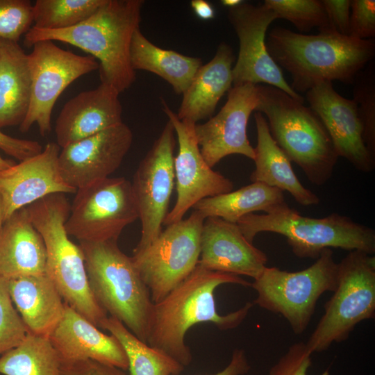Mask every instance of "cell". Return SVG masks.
Returning a JSON list of instances; mask_svg holds the SVG:
<instances>
[{"instance_id":"16","label":"cell","mask_w":375,"mask_h":375,"mask_svg":"<svg viewBox=\"0 0 375 375\" xmlns=\"http://www.w3.org/2000/svg\"><path fill=\"white\" fill-rule=\"evenodd\" d=\"M258 101L257 85H235L217 115L203 124H196L195 135L200 151L206 162L213 167L224 157L240 154L251 160L254 148L247 135L251 114Z\"/></svg>"},{"instance_id":"19","label":"cell","mask_w":375,"mask_h":375,"mask_svg":"<svg viewBox=\"0 0 375 375\" xmlns=\"http://www.w3.org/2000/svg\"><path fill=\"white\" fill-rule=\"evenodd\" d=\"M60 147L50 142L38 156L0 171V196L5 221L17 210L55 193H76L63 180Z\"/></svg>"},{"instance_id":"11","label":"cell","mask_w":375,"mask_h":375,"mask_svg":"<svg viewBox=\"0 0 375 375\" xmlns=\"http://www.w3.org/2000/svg\"><path fill=\"white\" fill-rule=\"evenodd\" d=\"M137 219L131 182L108 177L76 190L65 229L79 242L117 241L123 229Z\"/></svg>"},{"instance_id":"39","label":"cell","mask_w":375,"mask_h":375,"mask_svg":"<svg viewBox=\"0 0 375 375\" xmlns=\"http://www.w3.org/2000/svg\"><path fill=\"white\" fill-rule=\"evenodd\" d=\"M0 149L20 162L38 156L44 149L37 141L13 138L3 133L1 130Z\"/></svg>"},{"instance_id":"36","label":"cell","mask_w":375,"mask_h":375,"mask_svg":"<svg viewBox=\"0 0 375 375\" xmlns=\"http://www.w3.org/2000/svg\"><path fill=\"white\" fill-rule=\"evenodd\" d=\"M33 23V5L29 1L0 0V40L17 42Z\"/></svg>"},{"instance_id":"33","label":"cell","mask_w":375,"mask_h":375,"mask_svg":"<svg viewBox=\"0 0 375 375\" xmlns=\"http://www.w3.org/2000/svg\"><path fill=\"white\" fill-rule=\"evenodd\" d=\"M263 4L302 32L318 28L319 32L335 31L319 0H265Z\"/></svg>"},{"instance_id":"40","label":"cell","mask_w":375,"mask_h":375,"mask_svg":"<svg viewBox=\"0 0 375 375\" xmlns=\"http://www.w3.org/2000/svg\"><path fill=\"white\" fill-rule=\"evenodd\" d=\"M331 27L338 33L349 35L351 1L322 0Z\"/></svg>"},{"instance_id":"31","label":"cell","mask_w":375,"mask_h":375,"mask_svg":"<svg viewBox=\"0 0 375 375\" xmlns=\"http://www.w3.org/2000/svg\"><path fill=\"white\" fill-rule=\"evenodd\" d=\"M61 365L49 338L28 333L17 347L0 356V374L60 375Z\"/></svg>"},{"instance_id":"9","label":"cell","mask_w":375,"mask_h":375,"mask_svg":"<svg viewBox=\"0 0 375 375\" xmlns=\"http://www.w3.org/2000/svg\"><path fill=\"white\" fill-rule=\"evenodd\" d=\"M375 316V257L351 251L338 263V283L306 343L312 353L346 340L360 322Z\"/></svg>"},{"instance_id":"28","label":"cell","mask_w":375,"mask_h":375,"mask_svg":"<svg viewBox=\"0 0 375 375\" xmlns=\"http://www.w3.org/2000/svg\"><path fill=\"white\" fill-rule=\"evenodd\" d=\"M133 69L152 72L166 81L178 94L189 87L195 73L201 66L199 58L162 49L150 42L140 31H135L130 48Z\"/></svg>"},{"instance_id":"45","label":"cell","mask_w":375,"mask_h":375,"mask_svg":"<svg viewBox=\"0 0 375 375\" xmlns=\"http://www.w3.org/2000/svg\"><path fill=\"white\" fill-rule=\"evenodd\" d=\"M13 165L14 164L11 161L4 160L0 156V171L9 168Z\"/></svg>"},{"instance_id":"1","label":"cell","mask_w":375,"mask_h":375,"mask_svg":"<svg viewBox=\"0 0 375 375\" xmlns=\"http://www.w3.org/2000/svg\"><path fill=\"white\" fill-rule=\"evenodd\" d=\"M227 283L251 286V283L240 276L209 270L197 265L178 286L153 303L147 343L183 366L189 365L192 356L185 336L192 326L208 322L222 331L233 329L244 320L253 306L247 302L235 311L219 314L214 293L219 285Z\"/></svg>"},{"instance_id":"21","label":"cell","mask_w":375,"mask_h":375,"mask_svg":"<svg viewBox=\"0 0 375 375\" xmlns=\"http://www.w3.org/2000/svg\"><path fill=\"white\" fill-rule=\"evenodd\" d=\"M49 339L62 364L92 360L128 369L126 354L117 338L101 331L65 303L62 317Z\"/></svg>"},{"instance_id":"6","label":"cell","mask_w":375,"mask_h":375,"mask_svg":"<svg viewBox=\"0 0 375 375\" xmlns=\"http://www.w3.org/2000/svg\"><path fill=\"white\" fill-rule=\"evenodd\" d=\"M237 224L251 243L259 233L285 236L292 253L300 258L317 259L328 248L375 253V231L372 228L338 213L323 218L305 217L285 201L263 215H247Z\"/></svg>"},{"instance_id":"35","label":"cell","mask_w":375,"mask_h":375,"mask_svg":"<svg viewBox=\"0 0 375 375\" xmlns=\"http://www.w3.org/2000/svg\"><path fill=\"white\" fill-rule=\"evenodd\" d=\"M371 69L357 76L354 98L363 128L365 144L375 153V85L374 70Z\"/></svg>"},{"instance_id":"14","label":"cell","mask_w":375,"mask_h":375,"mask_svg":"<svg viewBox=\"0 0 375 375\" xmlns=\"http://www.w3.org/2000/svg\"><path fill=\"white\" fill-rule=\"evenodd\" d=\"M228 19L239 40L238 56L232 69L233 86L265 83L304 103V98L291 88L267 51V28L278 19L274 11L264 4L256 6L242 1L228 8Z\"/></svg>"},{"instance_id":"4","label":"cell","mask_w":375,"mask_h":375,"mask_svg":"<svg viewBox=\"0 0 375 375\" xmlns=\"http://www.w3.org/2000/svg\"><path fill=\"white\" fill-rule=\"evenodd\" d=\"M257 88L256 111L267 117L276 143L310 183L325 184L339 157L320 118L310 107L277 88L268 85Z\"/></svg>"},{"instance_id":"44","label":"cell","mask_w":375,"mask_h":375,"mask_svg":"<svg viewBox=\"0 0 375 375\" xmlns=\"http://www.w3.org/2000/svg\"><path fill=\"white\" fill-rule=\"evenodd\" d=\"M242 1V0H222V3L228 8H232L239 5Z\"/></svg>"},{"instance_id":"22","label":"cell","mask_w":375,"mask_h":375,"mask_svg":"<svg viewBox=\"0 0 375 375\" xmlns=\"http://www.w3.org/2000/svg\"><path fill=\"white\" fill-rule=\"evenodd\" d=\"M119 94L112 86L101 83L68 101L56 122L57 144L63 148L122 123Z\"/></svg>"},{"instance_id":"7","label":"cell","mask_w":375,"mask_h":375,"mask_svg":"<svg viewBox=\"0 0 375 375\" xmlns=\"http://www.w3.org/2000/svg\"><path fill=\"white\" fill-rule=\"evenodd\" d=\"M117 242H79L89 285L107 314L147 343L153 302L132 258L121 251Z\"/></svg>"},{"instance_id":"25","label":"cell","mask_w":375,"mask_h":375,"mask_svg":"<svg viewBox=\"0 0 375 375\" xmlns=\"http://www.w3.org/2000/svg\"><path fill=\"white\" fill-rule=\"evenodd\" d=\"M13 304L28 333L47 337L62 317L65 302L45 274L8 280Z\"/></svg>"},{"instance_id":"20","label":"cell","mask_w":375,"mask_h":375,"mask_svg":"<svg viewBox=\"0 0 375 375\" xmlns=\"http://www.w3.org/2000/svg\"><path fill=\"white\" fill-rule=\"evenodd\" d=\"M267 260L266 253L246 239L237 224L216 217L205 219L199 265L255 279L266 267Z\"/></svg>"},{"instance_id":"37","label":"cell","mask_w":375,"mask_h":375,"mask_svg":"<svg viewBox=\"0 0 375 375\" xmlns=\"http://www.w3.org/2000/svg\"><path fill=\"white\" fill-rule=\"evenodd\" d=\"M312 354L306 343H294L270 368L268 375H308Z\"/></svg>"},{"instance_id":"15","label":"cell","mask_w":375,"mask_h":375,"mask_svg":"<svg viewBox=\"0 0 375 375\" xmlns=\"http://www.w3.org/2000/svg\"><path fill=\"white\" fill-rule=\"evenodd\" d=\"M162 110L176 133L178 151L174 158L177 197L174 207L166 216V226L183 219L189 209L199 201L229 192L233 182L214 171L204 160L195 135L196 124L181 120L162 101Z\"/></svg>"},{"instance_id":"23","label":"cell","mask_w":375,"mask_h":375,"mask_svg":"<svg viewBox=\"0 0 375 375\" xmlns=\"http://www.w3.org/2000/svg\"><path fill=\"white\" fill-rule=\"evenodd\" d=\"M46 248L26 207L7 219L0 231V278L45 274Z\"/></svg>"},{"instance_id":"34","label":"cell","mask_w":375,"mask_h":375,"mask_svg":"<svg viewBox=\"0 0 375 375\" xmlns=\"http://www.w3.org/2000/svg\"><path fill=\"white\" fill-rule=\"evenodd\" d=\"M28 333L14 307L8 290V280L0 278V356L17 347Z\"/></svg>"},{"instance_id":"29","label":"cell","mask_w":375,"mask_h":375,"mask_svg":"<svg viewBox=\"0 0 375 375\" xmlns=\"http://www.w3.org/2000/svg\"><path fill=\"white\" fill-rule=\"evenodd\" d=\"M283 192L260 182L197 202L192 208L204 218L216 217L235 223L244 216L257 211L266 212L285 202Z\"/></svg>"},{"instance_id":"5","label":"cell","mask_w":375,"mask_h":375,"mask_svg":"<svg viewBox=\"0 0 375 375\" xmlns=\"http://www.w3.org/2000/svg\"><path fill=\"white\" fill-rule=\"evenodd\" d=\"M46 248L45 274L64 302L100 328L108 317L90 289L83 251L65 229L70 204L64 193L49 194L26 207Z\"/></svg>"},{"instance_id":"46","label":"cell","mask_w":375,"mask_h":375,"mask_svg":"<svg viewBox=\"0 0 375 375\" xmlns=\"http://www.w3.org/2000/svg\"><path fill=\"white\" fill-rule=\"evenodd\" d=\"M4 222H5V219H4V213H3V207L2 200L0 196V231L3 225Z\"/></svg>"},{"instance_id":"13","label":"cell","mask_w":375,"mask_h":375,"mask_svg":"<svg viewBox=\"0 0 375 375\" xmlns=\"http://www.w3.org/2000/svg\"><path fill=\"white\" fill-rule=\"evenodd\" d=\"M174 129L168 121L140 161L131 182L141 222V236L133 252L147 247L162 232L174 185Z\"/></svg>"},{"instance_id":"32","label":"cell","mask_w":375,"mask_h":375,"mask_svg":"<svg viewBox=\"0 0 375 375\" xmlns=\"http://www.w3.org/2000/svg\"><path fill=\"white\" fill-rule=\"evenodd\" d=\"M106 0H37L33 5L35 27L60 30L74 26L91 17Z\"/></svg>"},{"instance_id":"41","label":"cell","mask_w":375,"mask_h":375,"mask_svg":"<svg viewBox=\"0 0 375 375\" xmlns=\"http://www.w3.org/2000/svg\"><path fill=\"white\" fill-rule=\"evenodd\" d=\"M60 375H127L124 370L115 366L92 360H85L70 364H62Z\"/></svg>"},{"instance_id":"2","label":"cell","mask_w":375,"mask_h":375,"mask_svg":"<svg viewBox=\"0 0 375 375\" xmlns=\"http://www.w3.org/2000/svg\"><path fill=\"white\" fill-rule=\"evenodd\" d=\"M266 47L274 62L291 75V88L307 92L320 83H352L374 58L375 44L335 31L317 35L275 27L266 37Z\"/></svg>"},{"instance_id":"10","label":"cell","mask_w":375,"mask_h":375,"mask_svg":"<svg viewBox=\"0 0 375 375\" xmlns=\"http://www.w3.org/2000/svg\"><path fill=\"white\" fill-rule=\"evenodd\" d=\"M204 217L194 210L188 218L167 226L133 261L153 303L162 299L197 266Z\"/></svg>"},{"instance_id":"38","label":"cell","mask_w":375,"mask_h":375,"mask_svg":"<svg viewBox=\"0 0 375 375\" xmlns=\"http://www.w3.org/2000/svg\"><path fill=\"white\" fill-rule=\"evenodd\" d=\"M349 36L371 40L375 35V1H351Z\"/></svg>"},{"instance_id":"3","label":"cell","mask_w":375,"mask_h":375,"mask_svg":"<svg viewBox=\"0 0 375 375\" xmlns=\"http://www.w3.org/2000/svg\"><path fill=\"white\" fill-rule=\"evenodd\" d=\"M142 0H106L88 19L65 29L31 27L24 36L28 47L42 40L60 41L75 46L99 60L101 83L119 94L135 80L130 62L133 35L139 28Z\"/></svg>"},{"instance_id":"26","label":"cell","mask_w":375,"mask_h":375,"mask_svg":"<svg viewBox=\"0 0 375 375\" xmlns=\"http://www.w3.org/2000/svg\"><path fill=\"white\" fill-rule=\"evenodd\" d=\"M254 118L257 145L254 148L255 169L250 175L251 181L287 191L302 206L317 205L319 197L298 179L291 161L272 137L266 118L259 112L255 113Z\"/></svg>"},{"instance_id":"27","label":"cell","mask_w":375,"mask_h":375,"mask_svg":"<svg viewBox=\"0 0 375 375\" xmlns=\"http://www.w3.org/2000/svg\"><path fill=\"white\" fill-rule=\"evenodd\" d=\"M31 88L28 54L17 42L0 40V129L22 123Z\"/></svg>"},{"instance_id":"30","label":"cell","mask_w":375,"mask_h":375,"mask_svg":"<svg viewBox=\"0 0 375 375\" xmlns=\"http://www.w3.org/2000/svg\"><path fill=\"white\" fill-rule=\"evenodd\" d=\"M100 328L108 331L122 344L130 375H179L183 371L185 367L180 362L140 340L116 318L108 317Z\"/></svg>"},{"instance_id":"17","label":"cell","mask_w":375,"mask_h":375,"mask_svg":"<svg viewBox=\"0 0 375 375\" xmlns=\"http://www.w3.org/2000/svg\"><path fill=\"white\" fill-rule=\"evenodd\" d=\"M132 142L133 133L122 122L63 147L58 165L64 181L77 190L110 177L121 165Z\"/></svg>"},{"instance_id":"8","label":"cell","mask_w":375,"mask_h":375,"mask_svg":"<svg viewBox=\"0 0 375 375\" xmlns=\"http://www.w3.org/2000/svg\"><path fill=\"white\" fill-rule=\"evenodd\" d=\"M338 271V263L329 248L303 270L288 272L266 266L251 283L257 292L254 303L281 315L294 334H301L310 323L319 297L335 290Z\"/></svg>"},{"instance_id":"43","label":"cell","mask_w":375,"mask_h":375,"mask_svg":"<svg viewBox=\"0 0 375 375\" xmlns=\"http://www.w3.org/2000/svg\"><path fill=\"white\" fill-rule=\"evenodd\" d=\"M191 6L196 15L203 20H209L215 17L212 6L205 0H192Z\"/></svg>"},{"instance_id":"12","label":"cell","mask_w":375,"mask_h":375,"mask_svg":"<svg viewBox=\"0 0 375 375\" xmlns=\"http://www.w3.org/2000/svg\"><path fill=\"white\" fill-rule=\"evenodd\" d=\"M28 57L31 100L19 130L27 132L37 124L40 134L44 136L51 130V113L60 94L81 76L99 68V64L93 57L64 50L51 40L35 42Z\"/></svg>"},{"instance_id":"18","label":"cell","mask_w":375,"mask_h":375,"mask_svg":"<svg viewBox=\"0 0 375 375\" xmlns=\"http://www.w3.org/2000/svg\"><path fill=\"white\" fill-rule=\"evenodd\" d=\"M306 98L325 126L338 157L345 158L358 171L372 172L374 155L365 144L354 100L338 94L330 81L320 83L308 90Z\"/></svg>"},{"instance_id":"24","label":"cell","mask_w":375,"mask_h":375,"mask_svg":"<svg viewBox=\"0 0 375 375\" xmlns=\"http://www.w3.org/2000/svg\"><path fill=\"white\" fill-rule=\"evenodd\" d=\"M235 56L231 47L222 42L210 61L195 73L176 114L181 120L194 124L210 118L224 94L233 87Z\"/></svg>"},{"instance_id":"42","label":"cell","mask_w":375,"mask_h":375,"mask_svg":"<svg viewBox=\"0 0 375 375\" xmlns=\"http://www.w3.org/2000/svg\"><path fill=\"white\" fill-rule=\"evenodd\" d=\"M250 368L244 351L236 349L228 365L223 370L210 375H244L249 372Z\"/></svg>"}]
</instances>
